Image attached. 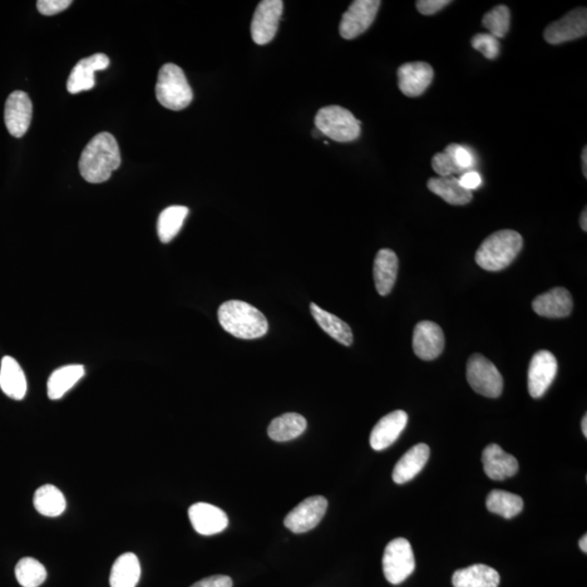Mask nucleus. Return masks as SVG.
Listing matches in <instances>:
<instances>
[{
	"mask_svg": "<svg viewBox=\"0 0 587 587\" xmlns=\"http://www.w3.org/2000/svg\"><path fill=\"white\" fill-rule=\"evenodd\" d=\"M121 165L120 148L110 133L102 132L88 143L78 162L83 179L100 184L110 179L112 172Z\"/></svg>",
	"mask_w": 587,
	"mask_h": 587,
	"instance_id": "nucleus-1",
	"label": "nucleus"
},
{
	"mask_svg": "<svg viewBox=\"0 0 587 587\" xmlns=\"http://www.w3.org/2000/svg\"><path fill=\"white\" fill-rule=\"evenodd\" d=\"M218 319L221 327L233 337L241 339L263 338L269 323L263 313L254 306L241 300H229L220 306Z\"/></svg>",
	"mask_w": 587,
	"mask_h": 587,
	"instance_id": "nucleus-2",
	"label": "nucleus"
},
{
	"mask_svg": "<svg viewBox=\"0 0 587 587\" xmlns=\"http://www.w3.org/2000/svg\"><path fill=\"white\" fill-rule=\"evenodd\" d=\"M522 246L523 239L518 232L497 231L488 236L478 248L476 263L486 271L504 270L519 255Z\"/></svg>",
	"mask_w": 587,
	"mask_h": 587,
	"instance_id": "nucleus-3",
	"label": "nucleus"
},
{
	"mask_svg": "<svg viewBox=\"0 0 587 587\" xmlns=\"http://www.w3.org/2000/svg\"><path fill=\"white\" fill-rule=\"evenodd\" d=\"M156 96L167 110H185L193 101V91L186 80L184 71L175 63H167L160 69L156 84Z\"/></svg>",
	"mask_w": 587,
	"mask_h": 587,
	"instance_id": "nucleus-4",
	"label": "nucleus"
},
{
	"mask_svg": "<svg viewBox=\"0 0 587 587\" xmlns=\"http://www.w3.org/2000/svg\"><path fill=\"white\" fill-rule=\"evenodd\" d=\"M315 129L338 143L356 141L362 132L360 121L352 112L339 106L322 108L315 116Z\"/></svg>",
	"mask_w": 587,
	"mask_h": 587,
	"instance_id": "nucleus-5",
	"label": "nucleus"
},
{
	"mask_svg": "<svg viewBox=\"0 0 587 587\" xmlns=\"http://www.w3.org/2000/svg\"><path fill=\"white\" fill-rule=\"evenodd\" d=\"M468 383L473 391L488 398L500 397L504 389V379L495 364L481 354L472 355L467 364Z\"/></svg>",
	"mask_w": 587,
	"mask_h": 587,
	"instance_id": "nucleus-6",
	"label": "nucleus"
},
{
	"mask_svg": "<svg viewBox=\"0 0 587 587\" xmlns=\"http://www.w3.org/2000/svg\"><path fill=\"white\" fill-rule=\"evenodd\" d=\"M382 564L384 575L389 583H403L416 569V559L411 542L404 537L389 542L384 551Z\"/></svg>",
	"mask_w": 587,
	"mask_h": 587,
	"instance_id": "nucleus-7",
	"label": "nucleus"
},
{
	"mask_svg": "<svg viewBox=\"0 0 587 587\" xmlns=\"http://www.w3.org/2000/svg\"><path fill=\"white\" fill-rule=\"evenodd\" d=\"M381 2L379 0H356L343 14L339 34L345 39L356 38L372 26Z\"/></svg>",
	"mask_w": 587,
	"mask_h": 587,
	"instance_id": "nucleus-8",
	"label": "nucleus"
},
{
	"mask_svg": "<svg viewBox=\"0 0 587 587\" xmlns=\"http://www.w3.org/2000/svg\"><path fill=\"white\" fill-rule=\"evenodd\" d=\"M284 4L281 0H264L256 9L250 31L253 41L258 45L273 41L278 32Z\"/></svg>",
	"mask_w": 587,
	"mask_h": 587,
	"instance_id": "nucleus-9",
	"label": "nucleus"
},
{
	"mask_svg": "<svg viewBox=\"0 0 587 587\" xmlns=\"http://www.w3.org/2000/svg\"><path fill=\"white\" fill-rule=\"evenodd\" d=\"M327 510V498L323 496L309 497L307 500L300 502L298 507L294 508L286 516L284 526L289 530L296 533V534L308 532L319 525Z\"/></svg>",
	"mask_w": 587,
	"mask_h": 587,
	"instance_id": "nucleus-10",
	"label": "nucleus"
},
{
	"mask_svg": "<svg viewBox=\"0 0 587 587\" xmlns=\"http://www.w3.org/2000/svg\"><path fill=\"white\" fill-rule=\"evenodd\" d=\"M587 34V10L576 8L564 18L551 23L544 32L545 41L551 45L575 41Z\"/></svg>",
	"mask_w": 587,
	"mask_h": 587,
	"instance_id": "nucleus-11",
	"label": "nucleus"
},
{
	"mask_svg": "<svg viewBox=\"0 0 587 587\" xmlns=\"http://www.w3.org/2000/svg\"><path fill=\"white\" fill-rule=\"evenodd\" d=\"M558 371V363L549 350H541L533 356L527 386L533 398H541L547 392Z\"/></svg>",
	"mask_w": 587,
	"mask_h": 587,
	"instance_id": "nucleus-12",
	"label": "nucleus"
},
{
	"mask_svg": "<svg viewBox=\"0 0 587 587\" xmlns=\"http://www.w3.org/2000/svg\"><path fill=\"white\" fill-rule=\"evenodd\" d=\"M33 105L27 93L16 91L10 94L4 106V123L13 137L26 135L32 121Z\"/></svg>",
	"mask_w": 587,
	"mask_h": 587,
	"instance_id": "nucleus-13",
	"label": "nucleus"
},
{
	"mask_svg": "<svg viewBox=\"0 0 587 587\" xmlns=\"http://www.w3.org/2000/svg\"><path fill=\"white\" fill-rule=\"evenodd\" d=\"M413 352L422 360L436 359L445 347V337L440 325L421 322L416 325L412 338Z\"/></svg>",
	"mask_w": 587,
	"mask_h": 587,
	"instance_id": "nucleus-14",
	"label": "nucleus"
},
{
	"mask_svg": "<svg viewBox=\"0 0 587 587\" xmlns=\"http://www.w3.org/2000/svg\"><path fill=\"white\" fill-rule=\"evenodd\" d=\"M399 90L407 97L422 95L431 86L433 68L427 62H408L397 71Z\"/></svg>",
	"mask_w": 587,
	"mask_h": 587,
	"instance_id": "nucleus-15",
	"label": "nucleus"
},
{
	"mask_svg": "<svg viewBox=\"0 0 587 587\" xmlns=\"http://www.w3.org/2000/svg\"><path fill=\"white\" fill-rule=\"evenodd\" d=\"M110 58L105 53L84 58L77 63L68 78L67 88L71 94L90 91L95 86V72L110 67Z\"/></svg>",
	"mask_w": 587,
	"mask_h": 587,
	"instance_id": "nucleus-16",
	"label": "nucleus"
},
{
	"mask_svg": "<svg viewBox=\"0 0 587 587\" xmlns=\"http://www.w3.org/2000/svg\"><path fill=\"white\" fill-rule=\"evenodd\" d=\"M189 517L194 530L200 535L218 534L229 526V518L225 512L207 502H197L191 506Z\"/></svg>",
	"mask_w": 587,
	"mask_h": 587,
	"instance_id": "nucleus-17",
	"label": "nucleus"
},
{
	"mask_svg": "<svg viewBox=\"0 0 587 587\" xmlns=\"http://www.w3.org/2000/svg\"><path fill=\"white\" fill-rule=\"evenodd\" d=\"M407 423L408 414L403 411L387 414L373 428L370 436V445L377 452L387 450L401 436Z\"/></svg>",
	"mask_w": 587,
	"mask_h": 587,
	"instance_id": "nucleus-18",
	"label": "nucleus"
},
{
	"mask_svg": "<svg viewBox=\"0 0 587 587\" xmlns=\"http://www.w3.org/2000/svg\"><path fill=\"white\" fill-rule=\"evenodd\" d=\"M485 475L495 481H502L517 475L519 463L497 444H491L482 453Z\"/></svg>",
	"mask_w": 587,
	"mask_h": 587,
	"instance_id": "nucleus-19",
	"label": "nucleus"
},
{
	"mask_svg": "<svg viewBox=\"0 0 587 587\" xmlns=\"http://www.w3.org/2000/svg\"><path fill=\"white\" fill-rule=\"evenodd\" d=\"M532 307L541 317L566 318L574 309V300L568 289L556 288L537 296Z\"/></svg>",
	"mask_w": 587,
	"mask_h": 587,
	"instance_id": "nucleus-20",
	"label": "nucleus"
},
{
	"mask_svg": "<svg viewBox=\"0 0 587 587\" xmlns=\"http://www.w3.org/2000/svg\"><path fill=\"white\" fill-rule=\"evenodd\" d=\"M430 458V447L427 444H418L399 459L393 471V480L397 485H404L422 471Z\"/></svg>",
	"mask_w": 587,
	"mask_h": 587,
	"instance_id": "nucleus-21",
	"label": "nucleus"
},
{
	"mask_svg": "<svg viewBox=\"0 0 587 587\" xmlns=\"http://www.w3.org/2000/svg\"><path fill=\"white\" fill-rule=\"evenodd\" d=\"M398 273V258L392 249L379 251L373 265V278L378 293L387 296L392 292Z\"/></svg>",
	"mask_w": 587,
	"mask_h": 587,
	"instance_id": "nucleus-22",
	"label": "nucleus"
},
{
	"mask_svg": "<svg viewBox=\"0 0 587 587\" xmlns=\"http://www.w3.org/2000/svg\"><path fill=\"white\" fill-rule=\"evenodd\" d=\"M0 388L8 397L21 401L26 396L28 383L26 374L17 360L4 357L0 366Z\"/></svg>",
	"mask_w": 587,
	"mask_h": 587,
	"instance_id": "nucleus-23",
	"label": "nucleus"
},
{
	"mask_svg": "<svg viewBox=\"0 0 587 587\" xmlns=\"http://www.w3.org/2000/svg\"><path fill=\"white\" fill-rule=\"evenodd\" d=\"M501 576L486 565H473L461 569L452 575L453 587H498Z\"/></svg>",
	"mask_w": 587,
	"mask_h": 587,
	"instance_id": "nucleus-24",
	"label": "nucleus"
},
{
	"mask_svg": "<svg viewBox=\"0 0 587 587\" xmlns=\"http://www.w3.org/2000/svg\"><path fill=\"white\" fill-rule=\"evenodd\" d=\"M428 189L451 205H467L473 199L472 192L463 189L455 176L432 177L428 182Z\"/></svg>",
	"mask_w": 587,
	"mask_h": 587,
	"instance_id": "nucleus-25",
	"label": "nucleus"
},
{
	"mask_svg": "<svg viewBox=\"0 0 587 587\" xmlns=\"http://www.w3.org/2000/svg\"><path fill=\"white\" fill-rule=\"evenodd\" d=\"M84 376H86V368L81 364H70L55 370L48 379V397L57 401L65 396Z\"/></svg>",
	"mask_w": 587,
	"mask_h": 587,
	"instance_id": "nucleus-26",
	"label": "nucleus"
},
{
	"mask_svg": "<svg viewBox=\"0 0 587 587\" xmlns=\"http://www.w3.org/2000/svg\"><path fill=\"white\" fill-rule=\"evenodd\" d=\"M141 579V564L132 552L118 557L110 574L111 587H136Z\"/></svg>",
	"mask_w": 587,
	"mask_h": 587,
	"instance_id": "nucleus-27",
	"label": "nucleus"
},
{
	"mask_svg": "<svg viewBox=\"0 0 587 587\" xmlns=\"http://www.w3.org/2000/svg\"><path fill=\"white\" fill-rule=\"evenodd\" d=\"M310 312L315 322L320 325L324 332H327L330 338L338 340V343L350 346L353 344L354 335L352 329L346 322L340 320L337 315L325 312L318 305L310 304Z\"/></svg>",
	"mask_w": 587,
	"mask_h": 587,
	"instance_id": "nucleus-28",
	"label": "nucleus"
},
{
	"mask_svg": "<svg viewBox=\"0 0 587 587\" xmlns=\"http://www.w3.org/2000/svg\"><path fill=\"white\" fill-rule=\"evenodd\" d=\"M307 428V421L298 413H285L270 423L268 434L275 442H289L302 436Z\"/></svg>",
	"mask_w": 587,
	"mask_h": 587,
	"instance_id": "nucleus-29",
	"label": "nucleus"
},
{
	"mask_svg": "<svg viewBox=\"0 0 587 587\" xmlns=\"http://www.w3.org/2000/svg\"><path fill=\"white\" fill-rule=\"evenodd\" d=\"M33 502L39 514L51 518L62 515L67 508L66 498L61 491L51 485L39 487L34 494Z\"/></svg>",
	"mask_w": 587,
	"mask_h": 587,
	"instance_id": "nucleus-30",
	"label": "nucleus"
},
{
	"mask_svg": "<svg viewBox=\"0 0 587 587\" xmlns=\"http://www.w3.org/2000/svg\"><path fill=\"white\" fill-rule=\"evenodd\" d=\"M189 211L184 206H171L161 212L157 222V232L162 243H170L179 234Z\"/></svg>",
	"mask_w": 587,
	"mask_h": 587,
	"instance_id": "nucleus-31",
	"label": "nucleus"
},
{
	"mask_svg": "<svg viewBox=\"0 0 587 587\" xmlns=\"http://www.w3.org/2000/svg\"><path fill=\"white\" fill-rule=\"evenodd\" d=\"M523 500L519 495L495 490L486 498L487 510L505 519H512L523 510Z\"/></svg>",
	"mask_w": 587,
	"mask_h": 587,
	"instance_id": "nucleus-32",
	"label": "nucleus"
},
{
	"mask_svg": "<svg viewBox=\"0 0 587 587\" xmlns=\"http://www.w3.org/2000/svg\"><path fill=\"white\" fill-rule=\"evenodd\" d=\"M16 578L22 587L41 586L47 578V571L41 562L31 557L20 560L16 566Z\"/></svg>",
	"mask_w": 587,
	"mask_h": 587,
	"instance_id": "nucleus-33",
	"label": "nucleus"
},
{
	"mask_svg": "<svg viewBox=\"0 0 587 587\" xmlns=\"http://www.w3.org/2000/svg\"><path fill=\"white\" fill-rule=\"evenodd\" d=\"M510 10L505 4L492 9L483 17V27L490 31L493 37L502 38L506 37L510 29Z\"/></svg>",
	"mask_w": 587,
	"mask_h": 587,
	"instance_id": "nucleus-34",
	"label": "nucleus"
},
{
	"mask_svg": "<svg viewBox=\"0 0 587 587\" xmlns=\"http://www.w3.org/2000/svg\"><path fill=\"white\" fill-rule=\"evenodd\" d=\"M458 144L452 143L445 151L438 152L432 159V167L436 174L442 177L452 176V175L462 174L463 170L458 166L455 152Z\"/></svg>",
	"mask_w": 587,
	"mask_h": 587,
	"instance_id": "nucleus-35",
	"label": "nucleus"
},
{
	"mask_svg": "<svg viewBox=\"0 0 587 587\" xmlns=\"http://www.w3.org/2000/svg\"><path fill=\"white\" fill-rule=\"evenodd\" d=\"M471 45L476 51L483 53L486 59L494 61L500 55L501 44L490 33H478L471 39Z\"/></svg>",
	"mask_w": 587,
	"mask_h": 587,
	"instance_id": "nucleus-36",
	"label": "nucleus"
},
{
	"mask_svg": "<svg viewBox=\"0 0 587 587\" xmlns=\"http://www.w3.org/2000/svg\"><path fill=\"white\" fill-rule=\"evenodd\" d=\"M71 0H38V12L44 16H53L70 7Z\"/></svg>",
	"mask_w": 587,
	"mask_h": 587,
	"instance_id": "nucleus-37",
	"label": "nucleus"
},
{
	"mask_svg": "<svg viewBox=\"0 0 587 587\" xmlns=\"http://www.w3.org/2000/svg\"><path fill=\"white\" fill-rule=\"evenodd\" d=\"M452 4L451 0H419L416 3L418 12L423 16H432Z\"/></svg>",
	"mask_w": 587,
	"mask_h": 587,
	"instance_id": "nucleus-38",
	"label": "nucleus"
},
{
	"mask_svg": "<svg viewBox=\"0 0 587 587\" xmlns=\"http://www.w3.org/2000/svg\"><path fill=\"white\" fill-rule=\"evenodd\" d=\"M191 587H233V581L226 575H212L196 582Z\"/></svg>",
	"mask_w": 587,
	"mask_h": 587,
	"instance_id": "nucleus-39",
	"label": "nucleus"
},
{
	"mask_svg": "<svg viewBox=\"0 0 587 587\" xmlns=\"http://www.w3.org/2000/svg\"><path fill=\"white\" fill-rule=\"evenodd\" d=\"M455 158L456 161L459 167H461L463 172H468L467 170L470 169L473 166V162H475V159H473V156L470 151L467 150L466 147L458 145L456 152H455Z\"/></svg>",
	"mask_w": 587,
	"mask_h": 587,
	"instance_id": "nucleus-40",
	"label": "nucleus"
},
{
	"mask_svg": "<svg viewBox=\"0 0 587 587\" xmlns=\"http://www.w3.org/2000/svg\"><path fill=\"white\" fill-rule=\"evenodd\" d=\"M463 189L472 192L482 183V177L476 171H468L459 179Z\"/></svg>",
	"mask_w": 587,
	"mask_h": 587,
	"instance_id": "nucleus-41",
	"label": "nucleus"
},
{
	"mask_svg": "<svg viewBox=\"0 0 587 587\" xmlns=\"http://www.w3.org/2000/svg\"><path fill=\"white\" fill-rule=\"evenodd\" d=\"M582 171L583 175L587 177V147H584L583 151H582Z\"/></svg>",
	"mask_w": 587,
	"mask_h": 587,
	"instance_id": "nucleus-42",
	"label": "nucleus"
},
{
	"mask_svg": "<svg viewBox=\"0 0 587 587\" xmlns=\"http://www.w3.org/2000/svg\"><path fill=\"white\" fill-rule=\"evenodd\" d=\"M580 224H581L582 230L586 232L587 231V211H586V208L584 209L583 212H582L581 219H580Z\"/></svg>",
	"mask_w": 587,
	"mask_h": 587,
	"instance_id": "nucleus-43",
	"label": "nucleus"
},
{
	"mask_svg": "<svg viewBox=\"0 0 587 587\" xmlns=\"http://www.w3.org/2000/svg\"><path fill=\"white\" fill-rule=\"evenodd\" d=\"M580 549L582 551L587 552V535L585 534L579 542Z\"/></svg>",
	"mask_w": 587,
	"mask_h": 587,
	"instance_id": "nucleus-44",
	"label": "nucleus"
},
{
	"mask_svg": "<svg viewBox=\"0 0 587 587\" xmlns=\"http://www.w3.org/2000/svg\"><path fill=\"white\" fill-rule=\"evenodd\" d=\"M582 432H583L584 436L587 437V416L585 414L583 420H582Z\"/></svg>",
	"mask_w": 587,
	"mask_h": 587,
	"instance_id": "nucleus-45",
	"label": "nucleus"
}]
</instances>
